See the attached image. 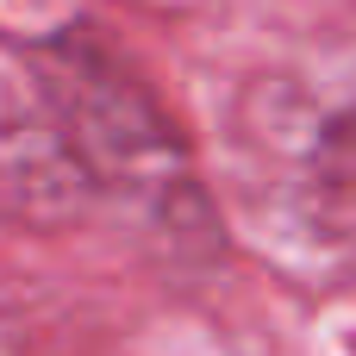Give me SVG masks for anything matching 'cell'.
Returning <instances> with one entry per match:
<instances>
[{
	"instance_id": "3",
	"label": "cell",
	"mask_w": 356,
	"mask_h": 356,
	"mask_svg": "<svg viewBox=\"0 0 356 356\" xmlns=\"http://www.w3.org/2000/svg\"><path fill=\"white\" fill-rule=\"evenodd\" d=\"M325 169L338 175V188H350V194H356V119H344V125L332 131V144H325Z\"/></svg>"
},
{
	"instance_id": "1",
	"label": "cell",
	"mask_w": 356,
	"mask_h": 356,
	"mask_svg": "<svg viewBox=\"0 0 356 356\" xmlns=\"http://www.w3.org/2000/svg\"><path fill=\"white\" fill-rule=\"evenodd\" d=\"M44 100L63 119L75 156L88 163L94 188H138V194H175L181 181V144L163 125L156 100L94 44L63 38L44 50Z\"/></svg>"
},
{
	"instance_id": "2",
	"label": "cell",
	"mask_w": 356,
	"mask_h": 356,
	"mask_svg": "<svg viewBox=\"0 0 356 356\" xmlns=\"http://www.w3.org/2000/svg\"><path fill=\"white\" fill-rule=\"evenodd\" d=\"M94 194L88 163L75 156L44 88L0 75V213L19 225H69Z\"/></svg>"
}]
</instances>
